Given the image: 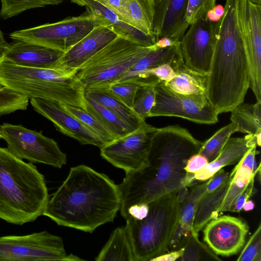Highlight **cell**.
<instances>
[{
    "mask_svg": "<svg viewBox=\"0 0 261 261\" xmlns=\"http://www.w3.org/2000/svg\"><path fill=\"white\" fill-rule=\"evenodd\" d=\"M202 142L179 125L156 128L144 164L125 173L117 185L124 217L132 206L150 202L184 186L188 160L198 153Z\"/></svg>",
    "mask_w": 261,
    "mask_h": 261,
    "instance_id": "1",
    "label": "cell"
},
{
    "mask_svg": "<svg viewBox=\"0 0 261 261\" xmlns=\"http://www.w3.org/2000/svg\"><path fill=\"white\" fill-rule=\"evenodd\" d=\"M120 206L117 185L107 175L80 165L70 168L49 197L42 215L58 225L92 233L113 222Z\"/></svg>",
    "mask_w": 261,
    "mask_h": 261,
    "instance_id": "2",
    "label": "cell"
},
{
    "mask_svg": "<svg viewBox=\"0 0 261 261\" xmlns=\"http://www.w3.org/2000/svg\"><path fill=\"white\" fill-rule=\"evenodd\" d=\"M214 46L205 95L218 114L244 101L249 73L238 15V0H226L224 13L215 23Z\"/></svg>",
    "mask_w": 261,
    "mask_h": 261,
    "instance_id": "3",
    "label": "cell"
},
{
    "mask_svg": "<svg viewBox=\"0 0 261 261\" xmlns=\"http://www.w3.org/2000/svg\"><path fill=\"white\" fill-rule=\"evenodd\" d=\"M49 197L36 166L0 147V219L15 225L33 222L43 215Z\"/></svg>",
    "mask_w": 261,
    "mask_h": 261,
    "instance_id": "4",
    "label": "cell"
},
{
    "mask_svg": "<svg viewBox=\"0 0 261 261\" xmlns=\"http://www.w3.org/2000/svg\"><path fill=\"white\" fill-rule=\"evenodd\" d=\"M0 84L30 99L51 100L85 110V87L74 74L32 68L0 59Z\"/></svg>",
    "mask_w": 261,
    "mask_h": 261,
    "instance_id": "5",
    "label": "cell"
},
{
    "mask_svg": "<svg viewBox=\"0 0 261 261\" xmlns=\"http://www.w3.org/2000/svg\"><path fill=\"white\" fill-rule=\"evenodd\" d=\"M177 192L148 203L145 216L125 219L135 261L152 260L168 250L178 222Z\"/></svg>",
    "mask_w": 261,
    "mask_h": 261,
    "instance_id": "6",
    "label": "cell"
},
{
    "mask_svg": "<svg viewBox=\"0 0 261 261\" xmlns=\"http://www.w3.org/2000/svg\"><path fill=\"white\" fill-rule=\"evenodd\" d=\"M154 47V44L141 46L117 36L75 70L74 74L85 89L108 87L118 82Z\"/></svg>",
    "mask_w": 261,
    "mask_h": 261,
    "instance_id": "7",
    "label": "cell"
},
{
    "mask_svg": "<svg viewBox=\"0 0 261 261\" xmlns=\"http://www.w3.org/2000/svg\"><path fill=\"white\" fill-rule=\"evenodd\" d=\"M82 261L67 254L62 238L47 231L0 237V261Z\"/></svg>",
    "mask_w": 261,
    "mask_h": 261,
    "instance_id": "8",
    "label": "cell"
},
{
    "mask_svg": "<svg viewBox=\"0 0 261 261\" xmlns=\"http://www.w3.org/2000/svg\"><path fill=\"white\" fill-rule=\"evenodd\" d=\"M8 150L21 160L61 168L67 162V155L54 139L42 132L31 130L21 125L4 123L0 125Z\"/></svg>",
    "mask_w": 261,
    "mask_h": 261,
    "instance_id": "9",
    "label": "cell"
},
{
    "mask_svg": "<svg viewBox=\"0 0 261 261\" xmlns=\"http://www.w3.org/2000/svg\"><path fill=\"white\" fill-rule=\"evenodd\" d=\"M96 24L87 12L60 21L13 32L10 37L38 44L63 53L89 34Z\"/></svg>",
    "mask_w": 261,
    "mask_h": 261,
    "instance_id": "10",
    "label": "cell"
},
{
    "mask_svg": "<svg viewBox=\"0 0 261 261\" xmlns=\"http://www.w3.org/2000/svg\"><path fill=\"white\" fill-rule=\"evenodd\" d=\"M154 103L148 117H177L200 123L214 124L218 115L205 94L185 95L172 91L163 82L154 86Z\"/></svg>",
    "mask_w": 261,
    "mask_h": 261,
    "instance_id": "11",
    "label": "cell"
},
{
    "mask_svg": "<svg viewBox=\"0 0 261 261\" xmlns=\"http://www.w3.org/2000/svg\"><path fill=\"white\" fill-rule=\"evenodd\" d=\"M156 128L146 122L129 134L100 148L101 156L125 173L136 171L145 162Z\"/></svg>",
    "mask_w": 261,
    "mask_h": 261,
    "instance_id": "12",
    "label": "cell"
},
{
    "mask_svg": "<svg viewBox=\"0 0 261 261\" xmlns=\"http://www.w3.org/2000/svg\"><path fill=\"white\" fill-rule=\"evenodd\" d=\"M238 15L248 63L249 88L261 101V6L238 0Z\"/></svg>",
    "mask_w": 261,
    "mask_h": 261,
    "instance_id": "13",
    "label": "cell"
},
{
    "mask_svg": "<svg viewBox=\"0 0 261 261\" xmlns=\"http://www.w3.org/2000/svg\"><path fill=\"white\" fill-rule=\"evenodd\" d=\"M215 23L206 17L197 20L189 25L180 41L185 65L202 76H207L210 72Z\"/></svg>",
    "mask_w": 261,
    "mask_h": 261,
    "instance_id": "14",
    "label": "cell"
},
{
    "mask_svg": "<svg viewBox=\"0 0 261 261\" xmlns=\"http://www.w3.org/2000/svg\"><path fill=\"white\" fill-rule=\"evenodd\" d=\"M203 240L217 255L229 256L243 247L249 231L241 219L223 215L212 219L204 226Z\"/></svg>",
    "mask_w": 261,
    "mask_h": 261,
    "instance_id": "15",
    "label": "cell"
},
{
    "mask_svg": "<svg viewBox=\"0 0 261 261\" xmlns=\"http://www.w3.org/2000/svg\"><path fill=\"white\" fill-rule=\"evenodd\" d=\"M34 110L53 122L57 129L83 145H92L99 148L100 140L76 118L66 110L60 102L39 98L30 99Z\"/></svg>",
    "mask_w": 261,
    "mask_h": 261,
    "instance_id": "16",
    "label": "cell"
},
{
    "mask_svg": "<svg viewBox=\"0 0 261 261\" xmlns=\"http://www.w3.org/2000/svg\"><path fill=\"white\" fill-rule=\"evenodd\" d=\"M116 37L117 35L109 29L96 24L89 34L63 53L59 62V69L74 74L75 70Z\"/></svg>",
    "mask_w": 261,
    "mask_h": 261,
    "instance_id": "17",
    "label": "cell"
},
{
    "mask_svg": "<svg viewBox=\"0 0 261 261\" xmlns=\"http://www.w3.org/2000/svg\"><path fill=\"white\" fill-rule=\"evenodd\" d=\"M189 0H154L152 33L156 41L168 36L180 41L188 29L186 12Z\"/></svg>",
    "mask_w": 261,
    "mask_h": 261,
    "instance_id": "18",
    "label": "cell"
},
{
    "mask_svg": "<svg viewBox=\"0 0 261 261\" xmlns=\"http://www.w3.org/2000/svg\"><path fill=\"white\" fill-rule=\"evenodd\" d=\"M79 6L85 7L95 24L106 27L118 37L144 46H150L156 42L154 35H146L121 20L112 11L95 0H70Z\"/></svg>",
    "mask_w": 261,
    "mask_h": 261,
    "instance_id": "19",
    "label": "cell"
},
{
    "mask_svg": "<svg viewBox=\"0 0 261 261\" xmlns=\"http://www.w3.org/2000/svg\"><path fill=\"white\" fill-rule=\"evenodd\" d=\"M15 40L9 44L4 59L22 66L60 70L59 62L63 52L31 42Z\"/></svg>",
    "mask_w": 261,
    "mask_h": 261,
    "instance_id": "20",
    "label": "cell"
},
{
    "mask_svg": "<svg viewBox=\"0 0 261 261\" xmlns=\"http://www.w3.org/2000/svg\"><path fill=\"white\" fill-rule=\"evenodd\" d=\"M255 144L256 145L255 138L250 135L230 138L219 155L193 175L192 186L207 180L218 170L226 166L237 163Z\"/></svg>",
    "mask_w": 261,
    "mask_h": 261,
    "instance_id": "21",
    "label": "cell"
},
{
    "mask_svg": "<svg viewBox=\"0 0 261 261\" xmlns=\"http://www.w3.org/2000/svg\"><path fill=\"white\" fill-rule=\"evenodd\" d=\"M165 64L170 65L175 72L184 64L180 41L164 48H158L155 45L154 48L137 61L118 82L136 83L144 72Z\"/></svg>",
    "mask_w": 261,
    "mask_h": 261,
    "instance_id": "22",
    "label": "cell"
},
{
    "mask_svg": "<svg viewBox=\"0 0 261 261\" xmlns=\"http://www.w3.org/2000/svg\"><path fill=\"white\" fill-rule=\"evenodd\" d=\"M207 180L192 186L186 198L179 204L177 226L169 248H180L193 230L194 217L199 200L206 188Z\"/></svg>",
    "mask_w": 261,
    "mask_h": 261,
    "instance_id": "23",
    "label": "cell"
},
{
    "mask_svg": "<svg viewBox=\"0 0 261 261\" xmlns=\"http://www.w3.org/2000/svg\"><path fill=\"white\" fill-rule=\"evenodd\" d=\"M256 144L252 146L236 164L231 173L232 178L227 192L216 212V215L224 212H232L240 194L246 189L254 173L253 165L259 153Z\"/></svg>",
    "mask_w": 261,
    "mask_h": 261,
    "instance_id": "24",
    "label": "cell"
},
{
    "mask_svg": "<svg viewBox=\"0 0 261 261\" xmlns=\"http://www.w3.org/2000/svg\"><path fill=\"white\" fill-rule=\"evenodd\" d=\"M85 95L115 114L134 130L137 129L145 122L131 108L116 97L108 87L86 88Z\"/></svg>",
    "mask_w": 261,
    "mask_h": 261,
    "instance_id": "25",
    "label": "cell"
},
{
    "mask_svg": "<svg viewBox=\"0 0 261 261\" xmlns=\"http://www.w3.org/2000/svg\"><path fill=\"white\" fill-rule=\"evenodd\" d=\"M230 120L237 132L250 135L256 139V145H261V101L253 104L239 103L231 111Z\"/></svg>",
    "mask_w": 261,
    "mask_h": 261,
    "instance_id": "26",
    "label": "cell"
},
{
    "mask_svg": "<svg viewBox=\"0 0 261 261\" xmlns=\"http://www.w3.org/2000/svg\"><path fill=\"white\" fill-rule=\"evenodd\" d=\"M96 261H135L134 252L126 226L116 228L95 258Z\"/></svg>",
    "mask_w": 261,
    "mask_h": 261,
    "instance_id": "27",
    "label": "cell"
},
{
    "mask_svg": "<svg viewBox=\"0 0 261 261\" xmlns=\"http://www.w3.org/2000/svg\"><path fill=\"white\" fill-rule=\"evenodd\" d=\"M232 174L215 190L211 192H204L198 204L194 217L193 229L198 233L212 219L217 217L216 212L226 194Z\"/></svg>",
    "mask_w": 261,
    "mask_h": 261,
    "instance_id": "28",
    "label": "cell"
},
{
    "mask_svg": "<svg viewBox=\"0 0 261 261\" xmlns=\"http://www.w3.org/2000/svg\"><path fill=\"white\" fill-rule=\"evenodd\" d=\"M85 111L92 115L116 139L134 130L118 116L85 95Z\"/></svg>",
    "mask_w": 261,
    "mask_h": 261,
    "instance_id": "29",
    "label": "cell"
},
{
    "mask_svg": "<svg viewBox=\"0 0 261 261\" xmlns=\"http://www.w3.org/2000/svg\"><path fill=\"white\" fill-rule=\"evenodd\" d=\"M126 10L127 24L146 35H154V0H126Z\"/></svg>",
    "mask_w": 261,
    "mask_h": 261,
    "instance_id": "30",
    "label": "cell"
},
{
    "mask_svg": "<svg viewBox=\"0 0 261 261\" xmlns=\"http://www.w3.org/2000/svg\"><path fill=\"white\" fill-rule=\"evenodd\" d=\"M175 72L173 79L168 82H163L172 91L185 95L205 94L207 76L194 72L184 64Z\"/></svg>",
    "mask_w": 261,
    "mask_h": 261,
    "instance_id": "31",
    "label": "cell"
},
{
    "mask_svg": "<svg viewBox=\"0 0 261 261\" xmlns=\"http://www.w3.org/2000/svg\"><path fill=\"white\" fill-rule=\"evenodd\" d=\"M182 247L184 249V253L177 260H221L210 248L199 240L198 233L196 232L193 229L191 231Z\"/></svg>",
    "mask_w": 261,
    "mask_h": 261,
    "instance_id": "32",
    "label": "cell"
},
{
    "mask_svg": "<svg viewBox=\"0 0 261 261\" xmlns=\"http://www.w3.org/2000/svg\"><path fill=\"white\" fill-rule=\"evenodd\" d=\"M236 132V127L231 122L222 127L202 142L198 153L205 156L209 163L214 161L220 153L231 135Z\"/></svg>",
    "mask_w": 261,
    "mask_h": 261,
    "instance_id": "33",
    "label": "cell"
},
{
    "mask_svg": "<svg viewBox=\"0 0 261 261\" xmlns=\"http://www.w3.org/2000/svg\"><path fill=\"white\" fill-rule=\"evenodd\" d=\"M61 103L66 110L76 118L96 136L103 145L115 139L92 115L84 109Z\"/></svg>",
    "mask_w": 261,
    "mask_h": 261,
    "instance_id": "34",
    "label": "cell"
},
{
    "mask_svg": "<svg viewBox=\"0 0 261 261\" xmlns=\"http://www.w3.org/2000/svg\"><path fill=\"white\" fill-rule=\"evenodd\" d=\"M63 0H1L0 18L7 19L31 9L61 4Z\"/></svg>",
    "mask_w": 261,
    "mask_h": 261,
    "instance_id": "35",
    "label": "cell"
},
{
    "mask_svg": "<svg viewBox=\"0 0 261 261\" xmlns=\"http://www.w3.org/2000/svg\"><path fill=\"white\" fill-rule=\"evenodd\" d=\"M29 98L15 91L3 86L0 89V116L17 110H25Z\"/></svg>",
    "mask_w": 261,
    "mask_h": 261,
    "instance_id": "36",
    "label": "cell"
},
{
    "mask_svg": "<svg viewBox=\"0 0 261 261\" xmlns=\"http://www.w3.org/2000/svg\"><path fill=\"white\" fill-rule=\"evenodd\" d=\"M155 92L154 86H140L135 96L132 110L142 120L148 117V114L154 105Z\"/></svg>",
    "mask_w": 261,
    "mask_h": 261,
    "instance_id": "37",
    "label": "cell"
},
{
    "mask_svg": "<svg viewBox=\"0 0 261 261\" xmlns=\"http://www.w3.org/2000/svg\"><path fill=\"white\" fill-rule=\"evenodd\" d=\"M237 261H261V224L246 244Z\"/></svg>",
    "mask_w": 261,
    "mask_h": 261,
    "instance_id": "38",
    "label": "cell"
},
{
    "mask_svg": "<svg viewBox=\"0 0 261 261\" xmlns=\"http://www.w3.org/2000/svg\"><path fill=\"white\" fill-rule=\"evenodd\" d=\"M139 86L134 82H123L115 83L108 87L116 97L132 109L136 93Z\"/></svg>",
    "mask_w": 261,
    "mask_h": 261,
    "instance_id": "39",
    "label": "cell"
},
{
    "mask_svg": "<svg viewBox=\"0 0 261 261\" xmlns=\"http://www.w3.org/2000/svg\"><path fill=\"white\" fill-rule=\"evenodd\" d=\"M217 0H189L186 21L190 25L197 20L206 17L208 11L216 5Z\"/></svg>",
    "mask_w": 261,
    "mask_h": 261,
    "instance_id": "40",
    "label": "cell"
},
{
    "mask_svg": "<svg viewBox=\"0 0 261 261\" xmlns=\"http://www.w3.org/2000/svg\"><path fill=\"white\" fill-rule=\"evenodd\" d=\"M208 163L209 162L207 159L199 153L195 154L190 157L184 167L187 172L184 186L191 187L193 182V175Z\"/></svg>",
    "mask_w": 261,
    "mask_h": 261,
    "instance_id": "41",
    "label": "cell"
},
{
    "mask_svg": "<svg viewBox=\"0 0 261 261\" xmlns=\"http://www.w3.org/2000/svg\"><path fill=\"white\" fill-rule=\"evenodd\" d=\"M95 1L112 11L118 17L120 20L127 23L126 0Z\"/></svg>",
    "mask_w": 261,
    "mask_h": 261,
    "instance_id": "42",
    "label": "cell"
},
{
    "mask_svg": "<svg viewBox=\"0 0 261 261\" xmlns=\"http://www.w3.org/2000/svg\"><path fill=\"white\" fill-rule=\"evenodd\" d=\"M256 169L253 172L254 173L250 182L247 186L246 189L240 194L236 202L232 212H240L242 209L245 202L249 200V198L256 192L254 187V181Z\"/></svg>",
    "mask_w": 261,
    "mask_h": 261,
    "instance_id": "43",
    "label": "cell"
},
{
    "mask_svg": "<svg viewBox=\"0 0 261 261\" xmlns=\"http://www.w3.org/2000/svg\"><path fill=\"white\" fill-rule=\"evenodd\" d=\"M229 174V173L226 172L223 168L218 170L207 180L205 192H211L215 190L227 179Z\"/></svg>",
    "mask_w": 261,
    "mask_h": 261,
    "instance_id": "44",
    "label": "cell"
},
{
    "mask_svg": "<svg viewBox=\"0 0 261 261\" xmlns=\"http://www.w3.org/2000/svg\"><path fill=\"white\" fill-rule=\"evenodd\" d=\"M184 248L172 250L170 252L165 253L152 259V261H175L178 260L183 254Z\"/></svg>",
    "mask_w": 261,
    "mask_h": 261,
    "instance_id": "45",
    "label": "cell"
},
{
    "mask_svg": "<svg viewBox=\"0 0 261 261\" xmlns=\"http://www.w3.org/2000/svg\"><path fill=\"white\" fill-rule=\"evenodd\" d=\"M179 42L174 40L169 37L165 36L158 39L154 44L158 48H164L172 46Z\"/></svg>",
    "mask_w": 261,
    "mask_h": 261,
    "instance_id": "46",
    "label": "cell"
},
{
    "mask_svg": "<svg viewBox=\"0 0 261 261\" xmlns=\"http://www.w3.org/2000/svg\"><path fill=\"white\" fill-rule=\"evenodd\" d=\"M8 45L9 43L6 41L3 33L0 30V59L4 57ZM3 87L0 84V89Z\"/></svg>",
    "mask_w": 261,
    "mask_h": 261,
    "instance_id": "47",
    "label": "cell"
},
{
    "mask_svg": "<svg viewBox=\"0 0 261 261\" xmlns=\"http://www.w3.org/2000/svg\"><path fill=\"white\" fill-rule=\"evenodd\" d=\"M188 187L184 186L178 189L177 192V200L180 204L187 197L189 193Z\"/></svg>",
    "mask_w": 261,
    "mask_h": 261,
    "instance_id": "48",
    "label": "cell"
},
{
    "mask_svg": "<svg viewBox=\"0 0 261 261\" xmlns=\"http://www.w3.org/2000/svg\"><path fill=\"white\" fill-rule=\"evenodd\" d=\"M206 17L207 19L213 22H218L221 18L217 16L213 12V9L208 11L206 14Z\"/></svg>",
    "mask_w": 261,
    "mask_h": 261,
    "instance_id": "49",
    "label": "cell"
},
{
    "mask_svg": "<svg viewBox=\"0 0 261 261\" xmlns=\"http://www.w3.org/2000/svg\"><path fill=\"white\" fill-rule=\"evenodd\" d=\"M213 11L217 16L221 18L224 13V7L221 5H216Z\"/></svg>",
    "mask_w": 261,
    "mask_h": 261,
    "instance_id": "50",
    "label": "cell"
},
{
    "mask_svg": "<svg viewBox=\"0 0 261 261\" xmlns=\"http://www.w3.org/2000/svg\"><path fill=\"white\" fill-rule=\"evenodd\" d=\"M254 207V203L253 201L248 200L244 203L243 209L245 211H249L252 210Z\"/></svg>",
    "mask_w": 261,
    "mask_h": 261,
    "instance_id": "51",
    "label": "cell"
},
{
    "mask_svg": "<svg viewBox=\"0 0 261 261\" xmlns=\"http://www.w3.org/2000/svg\"><path fill=\"white\" fill-rule=\"evenodd\" d=\"M0 139H3L2 133H1V128H0Z\"/></svg>",
    "mask_w": 261,
    "mask_h": 261,
    "instance_id": "52",
    "label": "cell"
}]
</instances>
